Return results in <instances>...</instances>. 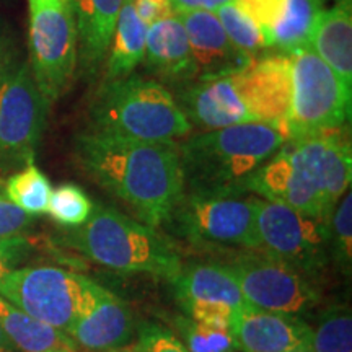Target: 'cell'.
Here are the masks:
<instances>
[{"mask_svg":"<svg viewBox=\"0 0 352 352\" xmlns=\"http://www.w3.org/2000/svg\"><path fill=\"white\" fill-rule=\"evenodd\" d=\"M70 0H30V3H64Z\"/></svg>","mask_w":352,"mask_h":352,"instance_id":"obj_41","label":"cell"},{"mask_svg":"<svg viewBox=\"0 0 352 352\" xmlns=\"http://www.w3.org/2000/svg\"><path fill=\"white\" fill-rule=\"evenodd\" d=\"M310 352H352L351 308L340 303L321 311L316 327H311Z\"/></svg>","mask_w":352,"mask_h":352,"instance_id":"obj_26","label":"cell"},{"mask_svg":"<svg viewBox=\"0 0 352 352\" xmlns=\"http://www.w3.org/2000/svg\"><path fill=\"white\" fill-rule=\"evenodd\" d=\"M3 192L12 204L33 217L47 212L52 186L47 176L36 165L28 164L7 179Z\"/></svg>","mask_w":352,"mask_h":352,"instance_id":"obj_25","label":"cell"},{"mask_svg":"<svg viewBox=\"0 0 352 352\" xmlns=\"http://www.w3.org/2000/svg\"><path fill=\"white\" fill-rule=\"evenodd\" d=\"M176 103L189 122L208 131L254 122L236 85L235 74L188 83L179 91Z\"/></svg>","mask_w":352,"mask_h":352,"instance_id":"obj_17","label":"cell"},{"mask_svg":"<svg viewBox=\"0 0 352 352\" xmlns=\"http://www.w3.org/2000/svg\"><path fill=\"white\" fill-rule=\"evenodd\" d=\"M235 2L259 26L267 47H272V28L279 15L283 0H235Z\"/></svg>","mask_w":352,"mask_h":352,"instance_id":"obj_33","label":"cell"},{"mask_svg":"<svg viewBox=\"0 0 352 352\" xmlns=\"http://www.w3.org/2000/svg\"><path fill=\"white\" fill-rule=\"evenodd\" d=\"M63 241L101 266L120 272H145L173 283L182 270L175 245L157 228L108 206H95L90 219L63 235Z\"/></svg>","mask_w":352,"mask_h":352,"instance_id":"obj_3","label":"cell"},{"mask_svg":"<svg viewBox=\"0 0 352 352\" xmlns=\"http://www.w3.org/2000/svg\"><path fill=\"white\" fill-rule=\"evenodd\" d=\"M310 46L347 90L352 87V12L351 6L336 3L321 12L310 38Z\"/></svg>","mask_w":352,"mask_h":352,"instance_id":"obj_21","label":"cell"},{"mask_svg":"<svg viewBox=\"0 0 352 352\" xmlns=\"http://www.w3.org/2000/svg\"><path fill=\"white\" fill-rule=\"evenodd\" d=\"M287 138L267 122L208 131L178 144L184 195H246V179Z\"/></svg>","mask_w":352,"mask_h":352,"instance_id":"obj_2","label":"cell"},{"mask_svg":"<svg viewBox=\"0 0 352 352\" xmlns=\"http://www.w3.org/2000/svg\"><path fill=\"white\" fill-rule=\"evenodd\" d=\"M90 277L57 266L16 267L0 280V296L26 315L67 333L85 303Z\"/></svg>","mask_w":352,"mask_h":352,"instance_id":"obj_9","label":"cell"},{"mask_svg":"<svg viewBox=\"0 0 352 352\" xmlns=\"http://www.w3.org/2000/svg\"><path fill=\"white\" fill-rule=\"evenodd\" d=\"M147 26L139 19L134 0H122V6L108 50L104 82L131 76L144 59Z\"/></svg>","mask_w":352,"mask_h":352,"instance_id":"obj_22","label":"cell"},{"mask_svg":"<svg viewBox=\"0 0 352 352\" xmlns=\"http://www.w3.org/2000/svg\"><path fill=\"white\" fill-rule=\"evenodd\" d=\"M290 107L285 118L287 140L329 129H340L349 120L351 90L333 69L311 50L294 52Z\"/></svg>","mask_w":352,"mask_h":352,"instance_id":"obj_6","label":"cell"},{"mask_svg":"<svg viewBox=\"0 0 352 352\" xmlns=\"http://www.w3.org/2000/svg\"><path fill=\"white\" fill-rule=\"evenodd\" d=\"M292 60L283 52L263 56L241 72L235 74L236 85L254 122L279 127L285 135V118L292 90ZM287 138V135H285Z\"/></svg>","mask_w":352,"mask_h":352,"instance_id":"obj_14","label":"cell"},{"mask_svg":"<svg viewBox=\"0 0 352 352\" xmlns=\"http://www.w3.org/2000/svg\"><path fill=\"white\" fill-rule=\"evenodd\" d=\"M179 303L219 302L241 310L248 307L233 276L222 263L182 264L179 274L173 280Z\"/></svg>","mask_w":352,"mask_h":352,"instance_id":"obj_20","label":"cell"},{"mask_svg":"<svg viewBox=\"0 0 352 352\" xmlns=\"http://www.w3.org/2000/svg\"><path fill=\"white\" fill-rule=\"evenodd\" d=\"M82 72L94 76L108 54L122 0H70Z\"/></svg>","mask_w":352,"mask_h":352,"instance_id":"obj_19","label":"cell"},{"mask_svg":"<svg viewBox=\"0 0 352 352\" xmlns=\"http://www.w3.org/2000/svg\"><path fill=\"white\" fill-rule=\"evenodd\" d=\"M0 352H16L15 346L12 344L10 340H8L7 334L3 333L2 328H0Z\"/></svg>","mask_w":352,"mask_h":352,"instance_id":"obj_38","label":"cell"},{"mask_svg":"<svg viewBox=\"0 0 352 352\" xmlns=\"http://www.w3.org/2000/svg\"><path fill=\"white\" fill-rule=\"evenodd\" d=\"M215 15L222 23V28L230 39V43L243 54L256 59L263 50H267V43L259 26L254 23L250 15H246L243 8L236 6V2L226 3L215 10Z\"/></svg>","mask_w":352,"mask_h":352,"instance_id":"obj_27","label":"cell"},{"mask_svg":"<svg viewBox=\"0 0 352 352\" xmlns=\"http://www.w3.org/2000/svg\"><path fill=\"white\" fill-rule=\"evenodd\" d=\"M186 30L196 65V80H214L239 74L254 63L230 43L215 12L176 13ZM195 80V82H196Z\"/></svg>","mask_w":352,"mask_h":352,"instance_id":"obj_16","label":"cell"},{"mask_svg":"<svg viewBox=\"0 0 352 352\" xmlns=\"http://www.w3.org/2000/svg\"><path fill=\"white\" fill-rule=\"evenodd\" d=\"M78 164L145 226L168 223L184 196L178 144L145 142L85 131L76 138Z\"/></svg>","mask_w":352,"mask_h":352,"instance_id":"obj_1","label":"cell"},{"mask_svg":"<svg viewBox=\"0 0 352 352\" xmlns=\"http://www.w3.org/2000/svg\"><path fill=\"white\" fill-rule=\"evenodd\" d=\"M47 352H77L74 349H52V351H47Z\"/></svg>","mask_w":352,"mask_h":352,"instance_id":"obj_42","label":"cell"},{"mask_svg":"<svg viewBox=\"0 0 352 352\" xmlns=\"http://www.w3.org/2000/svg\"><path fill=\"white\" fill-rule=\"evenodd\" d=\"M32 243L25 235L0 239V280L28 258Z\"/></svg>","mask_w":352,"mask_h":352,"instance_id":"obj_35","label":"cell"},{"mask_svg":"<svg viewBox=\"0 0 352 352\" xmlns=\"http://www.w3.org/2000/svg\"><path fill=\"white\" fill-rule=\"evenodd\" d=\"M30 72L52 103L69 87L78 60L77 26L72 2L30 3Z\"/></svg>","mask_w":352,"mask_h":352,"instance_id":"obj_10","label":"cell"},{"mask_svg":"<svg viewBox=\"0 0 352 352\" xmlns=\"http://www.w3.org/2000/svg\"><path fill=\"white\" fill-rule=\"evenodd\" d=\"M338 3H346V6H351L352 0H338Z\"/></svg>","mask_w":352,"mask_h":352,"instance_id":"obj_43","label":"cell"},{"mask_svg":"<svg viewBox=\"0 0 352 352\" xmlns=\"http://www.w3.org/2000/svg\"><path fill=\"white\" fill-rule=\"evenodd\" d=\"M329 252L331 261L340 266L342 274L349 276L352 264V196L341 197L329 220Z\"/></svg>","mask_w":352,"mask_h":352,"instance_id":"obj_29","label":"cell"},{"mask_svg":"<svg viewBox=\"0 0 352 352\" xmlns=\"http://www.w3.org/2000/svg\"><path fill=\"white\" fill-rule=\"evenodd\" d=\"M3 77V41L2 34H0V78Z\"/></svg>","mask_w":352,"mask_h":352,"instance_id":"obj_40","label":"cell"},{"mask_svg":"<svg viewBox=\"0 0 352 352\" xmlns=\"http://www.w3.org/2000/svg\"><path fill=\"white\" fill-rule=\"evenodd\" d=\"M0 328L7 334L15 349L21 352H47L52 349L77 351L76 342L67 333L26 315L2 296H0Z\"/></svg>","mask_w":352,"mask_h":352,"instance_id":"obj_23","label":"cell"},{"mask_svg":"<svg viewBox=\"0 0 352 352\" xmlns=\"http://www.w3.org/2000/svg\"><path fill=\"white\" fill-rule=\"evenodd\" d=\"M175 327L182 342L189 352H236L235 338L232 333L219 331L196 323L189 316H176Z\"/></svg>","mask_w":352,"mask_h":352,"instance_id":"obj_30","label":"cell"},{"mask_svg":"<svg viewBox=\"0 0 352 352\" xmlns=\"http://www.w3.org/2000/svg\"><path fill=\"white\" fill-rule=\"evenodd\" d=\"M145 67L170 85L184 87L196 80V65L183 21L176 13L147 28Z\"/></svg>","mask_w":352,"mask_h":352,"instance_id":"obj_18","label":"cell"},{"mask_svg":"<svg viewBox=\"0 0 352 352\" xmlns=\"http://www.w3.org/2000/svg\"><path fill=\"white\" fill-rule=\"evenodd\" d=\"M47 103L28 65L0 78V165L33 164L47 118Z\"/></svg>","mask_w":352,"mask_h":352,"instance_id":"obj_12","label":"cell"},{"mask_svg":"<svg viewBox=\"0 0 352 352\" xmlns=\"http://www.w3.org/2000/svg\"><path fill=\"white\" fill-rule=\"evenodd\" d=\"M184 311L196 323L219 331L232 333L236 310L219 302H186L182 303Z\"/></svg>","mask_w":352,"mask_h":352,"instance_id":"obj_31","label":"cell"},{"mask_svg":"<svg viewBox=\"0 0 352 352\" xmlns=\"http://www.w3.org/2000/svg\"><path fill=\"white\" fill-rule=\"evenodd\" d=\"M138 352H189L170 328L145 321L138 328Z\"/></svg>","mask_w":352,"mask_h":352,"instance_id":"obj_32","label":"cell"},{"mask_svg":"<svg viewBox=\"0 0 352 352\" xmlns=\"http://www.w3.org/2000/svg\"><path fill=\"white\" fill-rule=\"evenodd\" d=\"M135 329L138 327L129 305L111 290L90 279L85 303L67 334L77 349L108 352L129 344Z\"/></svg>","mask_w":352,"mask_h":352,"instance_id":"obj_13","label":"cell"},{"mask_svg":"<svg viewBox=\"0 0 352 352\" xmlns=\"http://www.w3.org/2000/svg\"><path fill=\"white\" fill-rule=\"evenodd\" d=\"M321 12L320 0H283L272 28V47L292 56L310 46L311 33Z\"/></svg>","mask_w":352,"mask_h":352,"instance_id":"obj_24","label":"cell"},{"mask_svg":"<svg viewBox=\"0 0 352 352\" xmlns=\"http://www.w3.org/2000/svg\"><path fill=\"white\" fill-rule=\"evenodd\" d=\"M235 2V0H170L175 13L192 12V10H208L215 12L219 7L226 3Z\"/></svg>","mask_w":352,"mask_h":352,"instance_id":"obj_37","label":"cell"},{"mask_svg":"<svg viewBox=\"0 0 352 352\" xmlns=\"http://www.w3.org/2000/svg\"><path fill=\"white\" fill-rule=\"evenodd\" d=\"M134 8L147 28L155 21L164 20L175 13L170 0H134Z\"/></svg>","mask_w":352,"mask_h":352,"instance_id":"obj_36","label":"cell"},{"mask_svg":"<svg viewBox=\"0 0 352 352\" xmlns=\"http://www.w3.org/2000/svg\"><path fill=\"white\" fill-rule=\"evenodd\" d=\"M232 334L243 352H310L311 324L298 315L252 305L236 310Z\"/></svg>","mask_w":352,"mask_h":352,"instance_id":"obj_15","label":"cell"},{"mask_svg":"<svg viewBox=\"0 0 352 352\" xmlns=\"http://www.w3.org/2000/svg\"><path fill=\"white\" fill-rule=\"evenodd\" d=\"M329 131L287 140L246 179L245 192L284 204L329 226L333 215L327 201Z\"/></svg>","mask_w":352,"mask_h":352,"instance_id":"obj_5","label":"cell"},{"mask_svg":"<svg viewBox=\"0 0 352 352\" xmlns=\"http://www.w3.org/2000/svg\"><path fill=\"white\" fill-rule=\"evenodd\" d=\"M222 263L236 280L248 305L302 316L323 300L318 277L289 266L259 250H245Z\"/></svg>","mask_w":352,"mask_h":352,"instance_id":"obj_7","label":"cell"},{"mask_svg":"<svg viewBox=\"0 0 352 352\" xmlns=\"http://www.w3.org/2000/svg\"><path fill=\"white\" fill-rule=\"evenodd\" d=\"M33 226V217L16 208L3 192V179L0 178V239L21 236Z\"/></svg>","mask_w":352,"mask_h":352,"instance_id":"obj_34","label":"cell"},{"mask_svg":"<svg viewBox=\"0 0 352 352\" xmlns=\"http://www.w3.org/2000/svg\"><path fill=\"white\" fill-rule=\"evenodd\" d=\"M191 122L164 83L127 76L104 82L90 107V129L145 142L186 138Z\"/></svg>","mask_w":352,"mask_h":352,"instance_id":"obj_4","label":"cell"},{"mask_svg":"<svg viewBox=\"0 0 352 352\" xmlns=\"http://www.w3.org/2000/svg\"><path fill=\"white\" fill-rule=\"evenodd\" d=\"M259 252L318 277L331 261L329 226L296 209L256 197Z\"/></svg>","mask_w":352,"mask_h":352,"instance_id":"obj_11","label":"cell"},{"mask_svg":"<svg viewBox=\"0 0 352 352\" xmlns=\"http://www.w3.org/2000/svg\"><path fill=\"white\" fill-rule=\"evenodd\" d=\"M108 352H138V349H135V344H127V346L118 347V349H113Z\"/></svg>","mask_w":352,"mask_h":352,"instance_id":"obj_39","label":"cell"},{"mask_svg":"<svg viewBox=\"0 0 352 352\" xmlns=\"http://www.w3.org/2000/svg\"><path fill=\"white\" fill-rule=\"evenodd\" d=\"M166 226L197 246L259 250L256 196L184 195Z\"/></svg>","mask_w":352,"mask_h":352,"instance_id":"obj_8","label":"cell"},{"mask_svg":"<svg viewBox=\"0 0 352 352\" xmlns=\"http://www.w3.org/2000/svg\"><path fill=\"white\" fill-rule=\"evenodd\" d=\"M95 204L80 186L74 183H63L52 191L47 214L56 223L63 227H80L90 219Z\"/></svg>","mask_w":352,"mask_h":352,"instance_id":"obj_28","label":"cell"}]
</instances>
